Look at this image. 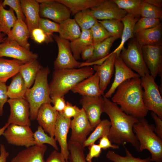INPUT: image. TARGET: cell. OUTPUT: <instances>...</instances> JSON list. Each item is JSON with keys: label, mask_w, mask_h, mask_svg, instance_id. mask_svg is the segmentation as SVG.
Here are the masks:
<instances>
[{"label": "cell", "mask_w": 162, "mask_h": 162, "mask_svg": "<svg viewBox=\"0 0 162 162\" xmlns=\"http://www.w3.org/2000/svg\"><path fill=\"white\" fill-rule=\"evenodd\" d=\"M6 35L5 34L0 32V43H2L6 38L5 36Z\"/></svg>", "instance_id": "60"}, {"label": "cell", "mask_w": 162, "mask_h": 162, "mask_svg": "<svg viewBox=\"0 0 162 162\" xmlns=\"http://www.w3.org/2000/svg\"><path fill=\"white\" fill-rule=\"evenodd\" d=\"M33 137L35 145L41 146L47 144L52 146L55 150H58L56 141L54 137L46 134L41 126H38L37 130L33 133Z\"/></svg>", "instance_id": "40"}, {"label": "cell", "mask_w": 162, "mask_h": 162, "mask_svg": "<svg viewBox=\"0 0 162 162\" xmlns=\"http://www.w3.org/2000/svg\"><path fill=\"white\" fill-rule=\"evenodd\" d=\"M98 21L103 26L111 36H118L121 38L123 24L121 20L112 19Z\"/></svg>", "instance_id": "41"}, {"label": "cell", "mask_w": 162, "mask_h": 162, "mask_svg": "<svg viewBox=\"0 0 162 162\" xmlns=\"http://www.w3.org/2000/svg\"><path fill=\"white\" fill-rule=\"evenodd\" d=\"M142 47L135 38L133 39L127 48L124 47L119 55L127 66L141 77L150 74L143 58Z\"/></svg>", "instance_id": "7"}, {"label": "cell", "mask_w": 162, "mask_h": 162, "mask_svg": "<svg viewBox=\"0 0 162 162\" xmlns=\"http://www.w3.org/2000/svg\"><path fill=\"white\" fill-rule=\"evenodd\" d=\"M98 145L102 149L104 150L110 148L115 149L119 148V146L112 144L107 135L104 136L100 139Z\"/></svg>", "instance_id": "53"}, {"label": "cell", "mask_w": 162, "mask_h": 162, "mask_svg": "<svg viewBox=\"0 0 162 162\" xmlns=\"http://www.w3.org/2000/svg\"><path fill=\"white\" fill-rule=\"evenodd\" d=\"M154 127L144 118L138 119L133 130L139 142V152L147 149L151 154V162H162V139L154 132Z\"/></svg>", "instance_id": "4"}, {"label": "cell", "mask_w": 162, "mask_h": 162, "mask_svg": "<svg viewBox=\"0 0 162 162\" xmlns=\"http://www.w3.org/2000/svg\"><path fill=\"white\" fill-rule=\"evenodd\" d=\"M115 69V77L113 82L108 91L103 95L104 97H111L117 88L122 83L129 79L140 76L134 72L124 63L119 56H117L114 62Z\"/></svg>", "instance_id": "17"}, {"label": "cell", "mask_w": 162, "mask_h": 162, "mask_svg": "<svg viewBox=\"0 0 162 162\" xmlns=\"http://www.w3.org/2000/svg\"><path fill=\"white\" fill-rule=\"evenodd\" d=\"M117 56L113 51L100 65H94L93 67L99 78V86L101 91L104 92L109 84L114 71V62Z\"/></svg>", "instance_id": "21"}, {"label": "cell", "mask_w": 162, "mask_h": 162, "mask_svg": "<svg viewBox=\"0 0 162 162\" xmlns=\"http://www.w3.org/2000/svg\"><path fill=\"white\" fill-rule=\"evenodd\" d=\"M58 112L51 104L42 105L39 109L36 120L44 131L52 137L54 136Z\"/></svg>", "instance_id": "19"}, {"label": "cell", "mask_w": 162, "mask_h": 162, "mask_svg": "<svg viewBox=\"0 0 162 162\" xmlns=\"http://www.w3.org/2000/svg\"><path fill=\"white\" fill-rule=\"evenodd\" d=\"M124 145H122L125 150V156H122L113 151H109L106 155V158L113 162H151L150 156L144 159L134 157L125 147Z\"/></svg>", "instance_id": "38"}, {"label": "cell", "mask_w": 162, "mask_h": 162, "mask_svg": "<svg viewBox=\"0 0 162 162\" xmlns=\"http://www.w3.org/2000/svg\"><path fill=\"white\" fill-rule=\"evenodd\" d=\"M7 88L6 82H0V116H3L4 106L8 100Z\"/></svg>", "instance_id": "49"}, {"label": "cell", "mask_w": 162, "mask_h": 162, "mask_svg": "<svg viewBox=\"0 0 162 162\" xmlns=\"http://www.w3.org/2000/svg\"><path fill=\"white\" fill-rule=\"evenodd\" d=\"M162 24L145 30L134 34L135 39L142 46H162Z\"/></svg>", "instance_id": "24"}, {"label": "cell", "mask_w": 162, "mask_h": 162, "mask_svg": "<svg viewBox=\"0 0 162 162\" xmlns=\"http://www.w3.org/2000/svg\"><path fill=\"white\" fill-rule=\"evenodd\" d=\"M48 67H42L38 73L34 84L28 88L25 98L29 103L30 120H36L38 110L44 104L51 103L47 77L50 73Z\"/></svg>", "instance_id": "5"}, {"label": "cell", "mask_w": 162, "mask_h": 162, "mask_svg": "<svg viewBox=\"0 0 162 162\" xmlns=\"http://www.w3.org/2000/svg\"><path fill=\"white\" fill-rule=\"evenodd\" d=\"M143 58L150 75L154 79L162 77V46H142Z\"/></svg>", "instance_id": "14"}, {"label": "cell", "mask_w": 162, "mask_h": 162, "mask_svg": "<svg viewBox=\"0 0 162 162\" xmlns=\"http://www.w3.org/2000/svg\"><path fill=\"white\" fill-rule=\"evenodd\" d=\"M47 148L45 144L26 148L19 152L10 162H45L44 157Z\"/></svg>", "instance_id": "23"}, {"label": "cell", "mask_w": 162, "mask_h": 162, "mask_svg": "<svg viewBox=\"0 0 162 162\" xmlns=\"http://www.w3.org/2000/svg\"><path fill=\"white\" fill-rule=\"evenodd\" d=\"M120 8L127 13L131 14L136 17H140L142 0H113Z\"/></svg>", "instance_id": "37"}, {"label": "cell", "mask_w": 162, "mask_h": 162, "mask_svg": "<svg viewBox=\"0 0 162 162\" xmlns=\"http://www.w3.org/2000/svg\"><path fill=\"white\" fill-rule=\"evenodd\" d=\"M71 14L70 10L66 6L56 0L48 3L40 4V18L50 19L59 24L70 18Z\"/></svg>", "instance_id": "15"}, {"label": "cell", "mask_w": 162, "mask_h": 162, "mask_svg": "<svg viewBox=\"0 0 162 162\" xmlns=\"http://www.w3.org/2000/svg\"><path fill=\"white\" fill-rule=\"evenodd\" d=\"M3 57L12 58L25 64L37 59L38 55L7 37L0 43V58Z\"/></svg>", "instance_id": "9"}, {"label": "cell", "mask_w": 162, "mask_h": 162, "mask_svg": "<svg viewBox=\"0 0 162 162\" xmlns=\"http://www.w3.org/2000/svg\"><path fill=\"white\" fill-rule=\"evenodd\" d=\"M38 28L41 29L50 39H53V33H59V24L50 20L40 18Z\"/></svg>", "instance_id": "44"}, {"label": "cell", "mask_w": 162, "mask_h": 162, "mask_svg": "<svg viewBox=\"0 0 162 162\" xmlns=\"http://www.w3.org/2000/svg\"><path fill=\"white\" fill-rule=\"evenodd\" d=\"M116 90L112 101L119 105L122 111L138 119L147 116L148 111L143 103V90L140 77L125 81Z\"/></svg>", "instance_id": "2"}, {"label": "cell", "mask_w": 162, "mask_h": 162, "mask_svg": "<svg viewBox=\"0 0 162 162\" xmlns=\"http://www.w3.org/2000/svg\"><path fill=\"white\" fill-rule=\"evenodd\" d=\"M143 1L160 8H161L162 6V0H144Z\"/></svg>", "instance_id": "57"}, {"label": "cell", "mask_w": 162, "mask_h": 162, "mask_svg": "<svg viewBox=\"0 0 162 162\" xmlns=\"http://www.w3.org/2000/svg\"><path fill=\"white\" fill-rule=\"evenodd\" d=\"M10 124L7 122L2 127L0 128V136L3 135L4 130Z\"/></svg>", "instance_id": "58"}, {"label": "cell", "mask_w": 162, "mask_h": 162, "mask_svg": "<svg viewBox=\"0 0 162 162\" xmlns=\"http://www.w3.org/2000/svg\"><path fill=\"white\" fill-rule=\"evenodd\" d=\"M2 2V0H0V32L13 40L11 31L17 19L12 8H10L7 10L4 8Z\"/></svg>", "instance_id": "28"}, {"label": "cell", "mask_w": 162, "mask_h": 162, "mask_svg": "<svg viewBox=\"0 0 162 162\" xmlns=\"http://www.w3.org/2000/svg\"><path fill=\"white\" fill-rule=\"evenodd\" d=\"M93 44H98L107 38L111 36L103 26L98 21L90 29Z\"/></svg>", "instance_id": "42"}, {"label": "cell", "mask_w": 162, "mask_h": 162, "mask_svg": "<svg viewBox=\"0 0 162 162\" xmlns=\"http://www.w3.org/2000/svg\"><path fill=\"white\" fill-rule=\"evenodd\" d=\"M104 98V112L109 116L111 123L109 139L118 146L129 143L139 152V142L133 130V126L138 119L126 114L108 98Z\"/></svg>", "instance_id": "1"}, {"label": "cell", "mask_w": 162, "mask_h": 162, "mask_svg": "<svg viewBox=\"0 0 162 162\" xmlns=\"http://www.w3.org/2000/svg\"><path fill=\"white\" fill-rule=\"evenodd\" d=\"M121 38L118 36H111L100 43L94 45L92 56L85 62L86 63L92 62L103 58L107 56L114 42Z\"/></svg>", "instance_id": "34"}, {"label": "cell", "mask_w": 162, "mask_h": 162, "mask_svg": "<svg viewBox=\"0 0 162 162\" xmlns=\"http://www.w3.org/2000/svg\"><path fill=\"white\" fill-rule=\"evenodd\" d=\"M9 153L7 151L4 146L2 144L0 145V162H6Z\"/></svg>", "instance_id": "56"}, {"label": "cell", "mask_w": 162, "mask_h": 162, "mask_svg": "<svg viewBox=\"0 0 162 162\" xmlns=\"http://www.w3.org/2000/svg\"><path fill=\"white\" fill-rule=\"evenodd\" d=\"M74 17L81 31L90 29L98 21L92 15L90 9L77 13Z\"/></svg>", "instance_id": "36"}, {"label": "cell", "mask_w": 162, "mask_h": 162, "mask_svg": "<svg viewBox=\"0 0 162 162\" xmlns=\"http://www.w3.org/2000/svg\"><path fill=\"white\" fill-rule=\"evenodd\" d=\"M70 128L71 133L70 140L82 145L94 128L91 125L82 108L79 114L71 120Z\"/></svg>", "instance_id": "13"}, {"label": "cell", "mask_w": 162, "mask_h": 162, "mask_svg": "<svg viewBox=\"0 0 162 162\" xmlns=\"http://www.w3.org/2000/svg\"><path fill=\"white\" fill-rule=\"evenodd\" d=\"M110 127V121L108 119H104L101 120L100 123L96 126L93 131L82 144V147L84 148L89 147L91 145L94 143L98 139L104 136H108Z\"/></svg>", "instance_id": "35"}, {"label": "cell", "mask_w": 162, "mask_h": 162, "mask_svg": "<svg viewBox=\"0 0 162 162\" xmlns=\"http://www.w3.org/2000/svg\"><path fill=\"white\" fill-rule=\"evenodd\" d=\"M93 44L90 29L81 31L80 36L70 42V46L74 57L76 60L80 58L82 51L86 47Z\"/></svg>", "instance_id": "32"}, {"label": "cell", "mask_w": 162, "mask_h": 162, "mask_svg": "<svg viewBox=\"0 0 162 162\" xmlns=\"http://www.w3.org/2000/svg\"><path fill=\"white\" fill-rule=\"evenodd\" d=\"M27 89L23 78L19 72L12 77L10 83L8 86V98L13 99H25Z\"/></svg>", "instance_id": "31"}, {"label": "cell", "mask_w": 162, "mask_h": 162, "mask_svg": "<svg viewBox=\"0 0 162 162\" xmlns=\"http://www.w3.org/2000/svg\"><path fill=\"white\" fill-rule=\"evenodd\" d=\"M53 0H37V1L39 3L46 4L51 2Z\"/></svg>", "instance_id": "59"}, {"label": "cell", "mask_w": 162, "mask_h": 162, "mask_svg": "<svg viewBox=\"0 0 162 162\" xmlns=\"http://www.w3.org/2000/svg\"><path fill=\"white\" fill-rule=\"evenodd\" d=\"M159 19L141 17L136 22L134 28V34L139 32L154 27L161 23Z\"/></svg>", "instance_id": "45"}, {"label": "cell", "mask_w": 162, "mask_h": 162, "mask_svg": "<svg viewBox=\"0 0 162 162\" xmlns=\"http://www.w3.org/2000/svg\"><path fill=\"white\" fill-rule=\"evenodd\" d=\"M151 114L155 124L154 132L158 137L162 139V119L153 112H151Z\"/></svg>", "instance_id": "52"}, {"label": "cell", "mask_w": 162, "mask_h": 162, "mask_svg": "<svg viewBox=\"0 0 162 162\" xmlns=\"http://www.w3.org/2000/svg\"><path fill=\"white\" fill-rule=\"evenodd\" d=\"M89 152L85 158L88 162H92V159L94 158H98L101 153L102 149L98 144L94 143L89 147Z\"/></svg>", "instance_id": "50"}, {"label": "cell", "mask_w": 162, "mask_h": 162, "mask_svg": "<svg viewBox=\"0 0 162 162\" xmlns=\"http://www.w3.org/2000/svg\"><path fill=\"white\" fill-rule=\"evenodd\" d=\"M141 17L158 19L162 18V10L160 8L143 1L140 12Z\"/></svg>", "instance_id": "43"}, {"label": "cell", "mask_w": 162, "mask_h": 162, "mask_svg": "<svg viewBox=\"0 0 162 162\" xmlns=\"http://www.w3.org/2000/svg\"><path fill=\"white\" fill-rule=\"evenodd\" d=\"M70 162H88L85 158L84 148L80 143L69 140L68 142Z\"/></svg>", "instance_id": "39"}, {"label": "cell", "mask_w": 162, "mask_h": 162, "mask_svg": "<svg viewBox=\"0 0 162 162\" xmlns=\"http://www.w3.org/2000/svg\"><path fill=\"white\" fill-rule=\"evenodd\" d=\"M30 37L39 44L43 43L47 44L53 41V39L49 38L41 29L38 28H35L32 30Z\"/></svg>", "instance_id": "47"}, {"label": "cell", "mask_w": 162, "mask_h": 162, "mask_svg": "<svg viewBox=\"0 0 162 162\" xmlns=\"http://www.w3.org/2000/svg\"><path fill=\"white\" fill-rule=\"evenodd\" d=\"M90 10L92 16L98 20L112 19L121 20L127 14L113 0H104L99 5Z\"/></svg>", "instance_id": "16"}, {"label": "cell", "mask_w": 162, "mask_h": 162, "mask_svg": "<svg viewBox=\"0 0 162 162\" xmlns=\"http://www.w3.org/2000/svg\"><path fill=\"white\" fill-rule=\"evenodd\" d=\"M33 134L29 126L10 124L3 135L8 144L26 148L35 145Z\"/></svg>", "instance_id": "8"}, {"label": "cell", "mask_w": 162, "mask_h": 162, "mask_svg": "<svg viewBox=\"0 0 162 162\" xmlns=\"http://www.w3.org/2000/svg\"><path fill=\"white\" fill-rule=\"evenodd\" d=\"M99 78L97 73L83 80L74 86L71 90L82 96L96 97L104 95L100 87Z\"/></svg>", "instance_id": "20"}, {"label": "cell", "mask_w": 162, "mask_h": 162, "mask_svg": "<svg viewBox=\"0 0 162 162\" xmlns=\"http://www.w3.org/2000/svg\"><path fill=\"white\" fill-rule=\"evenodd\" d=\"M81 110V109H79L76 105H73L71 103L67 101L66 102L65 107L61 113L65 117L70 118L76 116L80 113Z\"/></svg>", "instance_id": "48"}, {"label": "cell", "mask_w": 162, "mask_h": 162, "mask_svg": "<svg viewBox=\"0 0 162 162\" xmlns=\"http://www.w3.org/2000/svg\"><path fill=\"white\" fill-rule=\"evenodd\" d=\"M58 49L57 57L54 62L55 70L79 68L81 63L74 58L72 52L70 42L60 38L56 34L53 35Z\"/></svg>", "instance_id": "10"}, {"label": "cell", "mask_w": 162, "mask_h": 162, "mask_svg": "<svg viewBox=\"0 0 162 162\" xmlns=\"http://www.w3.org/2000/svg\"><path fill=\"white\" fill-rule=\"evenodd\" d=\"M66 6L72 15L88 9L99 5L104 0H56Z\"/></svg>", "instance_id": "30"}, {"label": "cell", "mask_w": 162, "mask_h": 162, "mask_svg": "<svg viewBox=\"0 0 162 162\" xmlns=\"http://www.w3.org/2000/svg\"><path fill=\"white\" fill-rule=\"evenodd\" d=\"M80 103L84 110L91 125L95 128L101 121V115L104 112V97L102 96H82Z\"/></svg>", "instance_id": "12"}, {"label": "cell", "mask_w": 162, "mask_h": 162, "mask_svg": "<svg viewBox=\"0 0 162 162\" xmlns=\"http://www.w3.org/2000/svg\"><path fill=\"white\" fill-rule=\"evenodd\" d=\"M25 22L30 33L38 28L40 19L39 15L40 4L37 0H20Z\"/></svg>", "instance_id": "22"}, {"label": "cell", "mask_w": 162, "mask_h": 162, "mask_svg": "<svg viewBox=\"0 0 162 162\" xmlns=\"http://www.w3.org/2000/svg\"><path fill=\"white\" fill-rule=\"evenodd\" d=\"M24 64L16 59L0 58V82H6L10 78L19 73Z\"/></svg>", "instance_id": "26"}, {"label": "cell", "mask_w": 162, "mask_h": 162, "mask_svg": "<svg viewBox=\"0 0 162 162\" xmlns=\"http://www.w3.org/2000/svg\"><path fill=\"white\" fill-rule=\"evenodd\" d=\"M45 162H70L66 160L60 152L54 150L50 154Z\"/></svg>", "instance_id": "54"}, {"label": "cell", "mask_w": 162, "mask_h": 162, "mask_svg": "<svg viewBox=\"0 0 162 162\" xmlns=\"http://www.w3.org/2000/svg\"><path fill=\"white\" fill-rule=\"evenodd\" d=\"M51 98V103L53 105V108L59 112H62L65 107L66 103L64 97L56 96Z\"/></svg>", "instance_id": "51"}, {"label": "cell", "mask_w": 162, "mask_h": 162, "mask_svg": "<svg viewBox=\"0 0 162 162\" xmlns=\"http://www.w3.org/2000/svg\"><path fill=\"white\" fill-rule=\"evenodd\" d=\"M2 4L4 7L7 5L12 8L15 12L17 19L25 21V17L22 12L20 0H4L2 1Z\"/></svg>", "instance_id": "46"}, {"label": "cell", "mask_w": 162, "mask_h": 162, "mask_svg": "<svg viewBox=\"0 0 162 162\" xmlns=\"http://www.w3.org/2000/svg\"><path fill=\"white\" fill-rule=\"evenodd\" d=\"M155 79L150 74L141 77V85L144 89L143 100L148 111L154 112L162 119V98Z\"/></svg>", "instance_id": "6"}, {"label": "cell", "mask_w": 162, "mask_h": 162, "mask_svg": "<svg viewBox=\"0 0 162 162\" xmlns=\"http://www.w3.org/2000/svg\"><path fill=\"white\" fill-rule=\"evenodd\" d=\"M140 17L127 13L121 20L123 24V28L121 37V41L118 46L113 51L117 54V56H119L124 47V45L128 40L133 38L134 37V28L137 21Z\"/></svg>", "instance_id": "25"}, {"label": "cell", "mask_w": 162, "mask_h": 162, "mask_svg": "<svg viewBox=\"0 0 162 162\" xmlns=\"http://www.w3.org/2000/svg\"><path fill=\"white\" fill-rule=\"evenodd\" d=\"M42 68L37 59L24 64L22 66L19 73L28 88H30L34 83L38 73Z\"/></svg>", "instance_id": "33"}, {"label": "cell", "mask_w": 162, "mask_h": 162, "mask_svg": "<svg viewBox=\"0 0 162 162\" xmlns=\"http://www.w3.org/2000/svg\"><path fill=\"white\" fill-rule=\"evenodd\" d=\"M7 102L10 106V113L7 122L20 125H31L30 107L25 99H10Z\"/></svg>", "instance_id": "11"}, {"label": "cell", "mask_w": 162, "mask_h": 162, "mask_svg": "<svg viewBox=\"0 0 162 162\" xmlns=\"http://www.w3.org/2000/svg\"><path fill=\"white\" fill-rule=\"evenodd\" d=\"M94 71L90 66L55 70L49 84L50 98L64 97L78 83L93 75Z\"/></svg>", "instance_id": "3"}, {"label": "cell", "mask_w": 162, "mask_h": 162, "mask_svg": "<svg viewBox=\"0 0 162 162\" xmlns=\"http://www.w3.org/2000/svg\"><path fill=\"white\" fill-rule=\"evenodd\" d=\"M11 34L13 40L22 47L30 50V45L28 40L30 33L25 21L17 19L11 30Z\"/></svg>", "instance_id": "27"}, {"label": "cell", "mask_w": 162, "mask_h": 162, "mask_svg": "<svg viewBox=\"0 0 162 162\" xmlns=\"http://www.w3.org/2000/svg\"><path fill=\"white\" fill-rule=\"evenodd\" d=\"M59 24L60 38L71 42L80 36L81 30L74 19L69 18Z\"/></svg>", "instance_id": "29"}, {"label": "cell", "mask_w": 162, "mask_h": 162, "mask_svg": "<svg viewBox=\"0 0 162 162\" xmlns=\"http://www.w3.org/2000/svg\"><path fill=\"white\" fill-rule=\"evenodd\" d=\"M94 47V45L92 44L86 47L82 51L81 56L83 60L86 61L92 57L93 54Z\"/></svg>", "instance_id": "55"}, {"label": "cell", "mask_w": 162, "mask_h": 162, "mask_svg": "<svg viewBox=\"0 0 162 162\" xmlns=\"http://www.w3.org/2000/svg\"><path fill=\"white\" fill-rule=\"evenodd\" d=\"M71 121L70 118L65 117L61 113L58 112L54 136L60 147V152L66 160H68L69 154L67 138Z\"/></svg>", "instance_id": "18"}]
</instances>
